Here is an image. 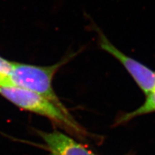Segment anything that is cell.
<instances>
[{"label": "cell", "instance_id": "obj_1", "mask_svg": "<svg viewBox=\"0 0 155 155\" xmlns=\"http://www.w3.org/2000/svg\"><path fill=\"white\" fill-rule=\"evenodd\" d=\"M0 95L21 109L48 118L73 136L81 139L86 137V131L68 111L41 95L11 84L0 86Z\"/></svg>", "mask_w": 155, "mask_h": 155}, {"label": "cell", "instance_id": "obj_2", "mask_svg": "<svg viewBox=\"0 0 155 155\" xmlns=\"http://www.w3.org/2000/svg\"><path fill=\"white\" fill-rule=\"evenodd\" d=\"M81 51L82 49L75 52H69L58 63L46 66L15 63L12 71L8 77L9 83L35 92L52 101L63 109L68 111L54 91L53 78L60 68L72 61Z\"/></svg>", "mask_w": 155, "mask_h": 155}, {"label": "cell", "instance_id": "obj_3", "mask_svg": "<svg viewBox=\"0 0 155 155\" xmlns=\"http://www.w3.org/2000/svg\"><path fill=\"white\" fill-rule=\"evenodd\" d=\"M92 25V28L97 33L98 44L101 49L113 56L123 65L146 96L154 91L155 71L134 58L124 53L110 42L107 37L95 23H93Z\"/></svg>", "mask_w": 155, "mask_h": 155}, {"label": "cell", "instance_id": "obj_4", "mask_svg": "<svg viewBox=\"0 0 155 155\" xmlns=\"http://www.w3.org/2000/svg\"><path fill=\"white\" fill-rule=\"evenodd\" d=\"M39 134L47 145L50 155H96L84 145L61 131H40Z\"/></svg>", "mask_w": 155, "mask_h": 155}, {"label": "cell", "instance_id": "obj_5", "mask_svg": "<svg viewBox=\"0 0 155 155\" xmlns=\"http://www.w3.org/2000/svg\"><path fill=\"white\" fill-rule=\"evenodd\" d=\"M155 112V90L146 96V99L141 106L134 111L124 114L116 121V125L127 123L138 116Z\"/></svg>", "mask_w": 155, "mask_h": 155}, {"label": "cell", "instance_id": "obj_6", "mask_svg": "<svg viewBox=\"0 0 155 155\" xmlns=\"http://www.w3.org/2000/svg\"><path fill=\"white\" fill-rule=\"evenodd\" d=\"M14 62H11L0 56V74L9 77L14 67Z\"/></svg>", "mask_w": 155, "mask_h": 155}, {"label": "cell", "instance_id": "obj_7", "mask_svg": "<svg viewBox=\"0 0 155 155\" xmlns=\"http://www.w3.org/2000/svg\"><path fill=\"white\" fill-rule=\"evenodd\" d=\"M9 84H10V83H9V78L0 74V86H5V85H9Z\"/></svg>", "mask_w": 155, "mask_h": 155}]
</instances>
